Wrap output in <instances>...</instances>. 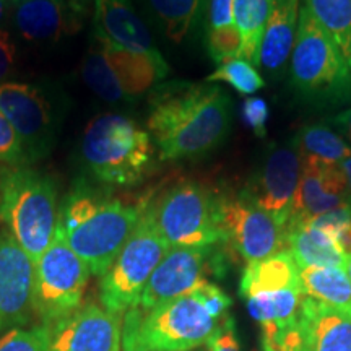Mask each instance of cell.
Returning a JSON list of instances; mask_svg holds the SVG:
<instances>
[{
	"label": "cell",
	"mask_w": 351,
	"mask_h": 351,
	"mask_svg": "<svg viewBox=\"0 0 351 351\" xmlns=\"http://www.w3.org/2000/svg\"><path fill=\"white\" fill-rule=\"evenodd\" d=\"M208 351H241V345L236 337L234 326H232V319L230 317L225 322L217 335L208 341Z\"/></svg>",
	"instance_id": "obj_39"
},
{
	"label": "cell",
	"mask_w": 351,
	"mask_h": 351,
	"mask_svg": "<svg viewBox=\"0 0 351 351\" xmlns=\"http://www.w3.org/2000/svg\"><path fill=\"white\" fill-rule=\"evenodd\" d=\"M169 249L171 245L142 212L138 225L119 256L101 276L99 300L104 309L122 315L137 306L145 285Z\"/></svg>",
	"instance_id": "obj_9"
},
{
	"label": "cell",
	"mask_w": 351,
	"mask_h": 351,
	"mask_svg": "<svg viewBox=\"0 0 351 351\" xmlns=\"http://www.w3.org/2000/svg\"><path fill=\"white\" fill-rule=\"evenodd\" d=\"M282 289L302 291L300 267L293 254L287 249L262 261L247 263L241 276L239 295L244 300L257 293L282 291Z\"/></svg>",
	"instance_id": "obj_22"
},
{
	"label": "cell",
	"mask_w": 351,
	"mask_h": 351,
	"mask_svg": "<svg viewBox=\"0 0 351 351\" xmlns=\"http://www.w3.org/2000/svg\"><path fill=\"white\" fill-rule=\"evenodd\" d=\"M287 245L298 267H337L343 269L346 254L330 234L317 228L298 223L287 228Z\"/></svg>",
	"instance_id": "obj_23"
},
{
	"label": "cell",
	"mask_w": 351,
	"mask_h": 351,
	"mask_svg": "<svg viewBox=\"0 0 351 351\" xmlns=\"http://www.w3.org/2000/svg\"><path fill=\"white\" fill-rule=\"evenodd\" d=\"M90 269L59 232L34 263L33 311L43 326L56 327L82 307Z\"/></svg>",
	"instance_id": "obj_8"
},
{
	"label": "cell",
	"mask_w": 351,
	"mask_h": 351,
	"mask_svg": "<svg viewBox=\"0 0 351 351\" xmlns=\"http://www.w3.org/2000/svg\"><path fill=\"white\" fill-rule=\"evenodd\" d=\"M194 291L197 293V296L200 298L202 302H204L205 309L208 311V314L212 315V317L217 320H225L230 317V315H228V311H230L232 301L221 288H218L217 285L205 280V282L200 283Z\"/></svg>",
	"instance_id": "obj_36"
},
{
	"label": "cell",
	"mask_w": 351,
	"mask_h": 351,
	"mask_svg": "<svg viewBox=\"0 0 351 351\" xmlns=\"http://www.w3.org/2000/svg\"><path fill=\"white\" fill-rule=\"evenodd\" d=\"M300 178L301 158L295 145L274 147L249 179L244 192L287 230Z\"/></svg>",
	"instance_id": "obj_13"
},
{
	"label": "cell",
	"mask_w": 351,
	"mask_h": 351,
	"mask_svg": "<svg viewBox=\"0 0 351 351\" xmlns=\"http://www.w3.org/2000/svg\"><path fill=\"white\" fill-rule=\"evenodd\" d=\"M223 195L195 181L171 186L143 207L156 231L171 247H212L225 244Z\"/></svg>",
	"instance_id": "obj_7"
},
{
	"label": "cell",
	"mask_w": 351,
	"mask_h": 351,
	"mask_svg": "<svg viewBox=\"0 0 351 351\" xmlns=\"http://www.w3.org/2000/svg\"><path fill=\"white\" fill-rule=\"evenodd\" d=\"M0 114L19 135L28 166L49 155L60 127V111L43 88L28 83H2Z\"/></svg>",
	"instance_id": "obj_10"
},
{
	"label": "cell",
	"mask_w": 351,
	"mask_h": 351,
	"mask_svg": "<svg viewBox=\"0 0 351 351\" xmlns=\"http://www.w3.org/2000/svg\"><path fill=\"white\" fill-rule=\"evenodd\" d=\"M70 2H73V3H77V5H78V2H80V0H70Z\"/></svg>",
	"instance_id": "obj_45"
},
{
	"label": "cell",
	"mask_w": 351,
	"mask_h": 351,
	"mask_svg": "<svg viewBox=\"0 0 351 351\" xmlns=\"http://www.w3.org/2000/svg\"><path fill=\"white\" fill-rule=\"evenodd\" d=\"M345 271H346V275H348V278H350V282H351V256H346V262H345Z\"/></svg>",
	"instance_id": "obj_43"
},
{
	"label": "cell",
	"mask_w": 351,
	"mask_h": 351,
	"mask_svg": "<svg viewBox=\"0 0 351 351\" xmlns=\"http://www.w3.org/2000/svg\"><path fill=\"white\" fill-rule=\"evenodd\" d=\"M289 78L298 93L313 103L340 104L351 96L348 59L304 5L300 7Z\"/></svg>",
	"instance_id": "obj_6"
},
{
	"label": "cell",
	"mask_w": 351,
	"mask_h": 351,
	"mask_svg": "<svg viewBox=\"0 0 351 351\" xmlns=\"http://www.w3.org/2000/svg\"><path fill=\"white\" fill-rule=\"evenodd\" d=\"M95 38L138 54H158L147 25L130 0H95Z\"/></svg>",
	"instance_id": "obj_17"
},
{
	"label": "cell",
	"mask_w": 351,
	"mask_h": 351,
	"mask_svg": "<svg viewBox=\"0 0 351 351\" xmlns=\"http://www.w3.org/2000/svg\"><path fill=\"white\" fill-rule=\"evenodd\" d=\"M301 158V178L293 200L288 226L307 223L319 215L332 212L350 200L346 179L340 165L313 156Z\"/></svg>",
	"instance_id": "obj_15"
},
{
	"label": "cell",
	"mask_w": 351,
	"mask_h": 351,
	"mask_svg": "<svg viewBox=\"0 0 351 351\" xmlns=\"http://www.w3.org/2000/svg\"><path fill=\"white\" fill-rule=\"evenodd\" d=\"M293 145L300 156H313L327 163H341L351 156V147L328 125L309 124L298 132Z\"/></svg>",
	"instance_id": "obj_28"
},
{
	"label": "cell",
	"mask_w": 351,
	"mask_h": 351,
	"mask_svg": "<svg viewBox=\"0 0 351 351\" xmlns=\"http://www.w3.org/2000/svg\"><path fill=\"white\" fill-rule=\"evenodd\" d=\"M228 319L212 317L195 291L150 311L132 307L122 327V350L191 351L208 345Z\"/></svg>",
	"instance_id": "obj_5"
},
{
	"label": "cell",
	"mask_w": 351,
	"mask_h": 351,
	"mask_svg": "<svg viewBox=\"0 0 351 351\" xmlns=\"http://www.w3.org/2000/svg\"><path fill=\"white\" fill-rule=\"evenodd\" d=\"M10 2H15V0H10Z\"/></svg>",
	"instance_id": "obj_47"
},
{
	"label": "cell",
	"mask_w": 351,
	"mask_h": 351,
	"mask_svg": "<svg viewBox=\"0 0 351 351\" xmlns=\"http://www.w3.org/2000/svg\"><path fill=\"white\" fill-rule=\"evenodd\" d=\"M271 5L274 0H234V23L241 39L238 57L257 67Z\"/></svg>",
	"instance_id": "obj_25"
},
{
	"label": "cell",
	"mask_w": 351,
	"mask_h": 351,
	"mask_svg": "<svg viewBox=\"0 0 351 351\" xmlns=\"http://www.w3.org/2000/svg\"><path fill=\"white\" fill-rule=\"evenodd\" d=\"M332 122L335 124L337 129L343 132V135L350 140L351 143V108L345 109L343 112L337 114V116L332 119Z\"/></svg>",
	"instance_id": "obj_40"
},
{
	"label": "cell",
	"mask_w": 351,
	"mask_h": 351,
	"mask_svg": "<svg viewBox=\"0 0 351 351\" xmlns=\"http://www.w3.org/2000/svg\"><path fill=\"white\" fill-rule=\"evenodd\" d=\"M302 5L330 34L348 59L351 46V0H304Z\"/></svg>",
	"instance_id": "obj_30"
},
{
	"label": "cell",
	"mask_w": 351,
	"mask_h": 351,
	"mask_svg": "<svg viewBox=\"0 0 351 351\" xmlns=\"http://www.w3.org/2000/svg\"><path fill=\"white\" fill-rule=\"evenodd\" d=\"M261 341L263 351H307L298 320L278 332L262 333Z\"/></svg>",
	"instance_id": "obj_34"
},
{
	"label": "cell",
	"mask_w": 351,
	"mask_h": 351,
	"mask_svg": "<svg viewBox=\"0 0 351 351\" xmlns=\"http://www.w3.org/2000/svg\"><path fill=\"white\" fill-rule=\"evenodd\" d=\"M34 263L10 234H0V332L29 322Z\"/></svg>",
	"instance_id": "obj_14"
},
{
	"label": "cell",
	"mask_w": 351,
	"mask_h": 351,
	"mask_svg": "<svg viewBox=\"0 0 351 351\" xmlns=\"http://www.w3.org/2000/svg\"><path fill=\"white\" fill-rule=\"evenodd\" d=\"M82 77L93 93L106 103L119 104L127 103L129 96H127L114 75L111 65L108 64L106 57H104L101 46H93L82 65Z\"/></svg>",
	"instance_id": "obj_31"
},
{
	"label": "cell",
	"mask_w": 351,
	"mask_h": 351,
	"mask_svg": "<svg viewBox=\"0 0 351 351\" xmlns=\"http://www.w3.org/2000/svg\"><path fill=\"white\" fill-rule=\"evenodd\" d=\"M300 280L306 296L351 315V282L343 269L302 267Z\"/></svg>",
	"instance_id": "obj_24"
},
{
	"label": "cell",
	"mask_w": 351,
	"mask_h": 351,
	"mask_svg": "<svg viewBox=\"0 0 351 351\" xmlns=\"http://www.w3.org/2000/svg\"><path fill=\"white\" fill-rule=\"evenodd\" d=\"M51 343V327L13 328L0 339V351H47Z\"/></svg>",
	"instance_id": "obj_33"
},
{
	"label": "cell",
	"mask_w": 351,
	"mask_h": 351,
	"mask_svg": "<svg viewBox=\"0 0 351 351\" xmlns=\"http://www.w3.org/2000/svg\"><path fill=\"white\" fill-rule=\"evenodd\" d=\"M19 2H25V0H15V3H19Z\"/></svg>",
	"instance_id": "obj_46"
},
{
	"label": "cell",
	"mask_w": 351,
	"mask_h": 351,
	"mask_svg": "<svg viewBox=\"0 0 351 351\" xmlns=\"http://www.w3.org/2000/svg\"><path fill=\"white\" fill-rule=\"evenodd\" d=\"M142 212L143 207L77 186L60 205L56 231L91 274L103 276L138 225Z\"/></svg>",
	"instance_id": "obj_2"
},
{
	"label": "cell",
	"mask_w": 351,
	"mask_h": 351,
	"mask_svg": "<svg viewBox=\"0 0 351 351\" xmlns=\"http://www.w3.org/2000/svg\"><path fill=\"white\" fill-rule=\"evenodd\" d=\"M153 15L160 21L166 38L173 43L186 39L199 19L202 0H147Z\"/></svg>",
	"instance_id": "obj_29"
},
{
	"label": "cell",
	"mask_w": 351,
	"mask_h": 351,
	"mask_svg": "<svg viewBox=\"0 0 351 351\" xmlns=\"http://www.w3.org/2000/svg\"><path fill=\"white\" fill-rule=\"evenodd\" d=\"M243 119L251 129L256 132L257 137H265L267 132V119H269V106L262 98H252L244 99L243 109Z\"/></svg>",
	"instance_id": "obj_37"
},
{
	"label": "cell",
	"mask_w": 351,
	"mask_h": 351,
	"mask_svg": "<svg viewBox=\"0 0 351 351\" xmlns=\"http://www.w3.org/2000/svg\"><path fill=\"white\" fill-rule=\"evenodd\" d=\"M121 315L86 304L51 328L47 351H121Z\"/></svg>",
	"instance_id": "obj_16"
},
{
	"label": "cell",
	"mask_w": 351,
	"mask_h": 351,
	"mask_svg": "<svg viewBox=\"0 0 351 351\" xmlns=\"http://www.w3.org/2000/svg\"><path fill=\"white\" fill-rule=\"evenodd\" d=\"M339 165H340V168H341V171H343V174H345L346 187H348V195H350V199H351V156L346 158V160H343Z\"/></svg>",
	"instance_id": "obj_42"
},
{
	"label": "cell",
	"mask_w": 351,
	"mask_h": 351,
	"mask_svg": "<svg viewBox=\"0 0 351 351\" xmlns=\"http://www.w3.org/2000/svg\"><path fill=\"white\" fill-rule=\"evenodd\" d=\"M221 221L225 244L247 263L285 251L287 230L244 191L223 197Z\"/></svg>",
	"instance_id": "obj_11"
},
{
	"label": "cell",
	"mask_w": 351,
	"mask_h": 351,
	"mask_svg": "<svg viewBox=\"0 0 351 351\" xmlns=\"http://www.w3.org/2000/svg\"><path fill=\"white\" fill-rule=\"evenodd\" d=\"M13 8H15V2H10V0H0V28H5V23L12 16Z\"/></svg>",
	"instance_id": "obj_41"
},
{
	"label": "cell",
	"mask_w": 351,
	"mask_h": 351,
	"mask_svg": "<svg viewBox=\"0 0 351 351\" xmlns=\"http://www.w3.org/2000/svg\"><path fill=\"white\" fill-rule=\"evenodd\" d=\"M82 161L96 181L135 186L150 173L155 147L147 130L122 114L96 116L83 132Z\"/></svg>",
	"instance_id": "obj_3"
},
{
	"label": "cell",
	"mask_w": 351,
	"mask_h": 351,
	"mask_svg": "<svg viewBox=\"0 0 351 351\" xmlns=\"http://www.w3.org/2000/svg\"><path fill=\"white\" fill-rule=\"evenodd\" d=\"M307 351H351V315L302 296L298 314Z\"/></svg>",
	"instance_id": "obj_19"
},
{
	"label": "cell",
	"mask_w": 351,
	"mask_h": 351,
	"mask_svg": "<svg viewBox=\"0 0 351 351\" xmlns=\"http://www.w3.org/2000/svg\"><path fill=\"white\" fill-rule=\"evenodd\" d=\"M252 351H257V350H252Z\"/></svg>",
	"instance_id": "obj_48"
},
{
	"label": "cell",
	"mask_w": 351,
	"mask_h": 351,
	"mask_svg": "<svg viewBox=\"0 0 351 351\" xmlns=\"http://www.w3.org/2000/svg\"><path fill=\"white\" fill-rule=\"evenodd\" d=\"M16 65V46L7 28H0V85L5 83Z\"/></svg>",
	"instance_id": "obj_38"
},
{
	"label": "cell",
	"mask_w": 351,
	"mask_h": 351,
	"mask_svg": "<svg viewBox=\"0 0 351 351\" xmlns=\"http://www.w3.org/2000/svg\"><path fill=\"white\" fill-rule=\"evenodd\" d=\"M348 64H350V67H351V46H350V52H348Z\"/></svg>",
	"instance_id": "obj_44"
},
{
	"label": "cell",
	"mask_w": 351,
	"mask_h": 351,
	"mask_svg": "<svg viewBox=\"0 0 351 351\" xmlns=\"http://www.w3.org/2000/svg\"><path fill=\"white\" fill-rule=\"evenodd\" d=\"M148 106V134L161 161L208 155L231 130L230 96L212 83H161Z\"/></svg>",
	"instance_id": "obj_1"
},
{
	"label": "cell",
	"mask_w": 351,
	"mask_h": 351,
	"mask_svg": "<svg viewBox=\"0 0 351 351\" xmlns=\"http://www.w3.org/2000/svg\"><path fill=\"white\" fill-rule=\"evenodd\" d=\"M101 51L106 57L108 64L111 65L114 75L122 88V91L132 101L138 95L156 86L158 82L166 78L169 72V65L166 64L161 52L158 54H138L111 44L99 43Z\"/></svg>",
	"instance_id": "obj_21"
},
{
	"label": "cell",
	"mask_w": 351,
	"mask_h": 351,
	"mask_svg": "<svg viewBox=\"0 0 351 351\" xmlns=\"http://www.w3.org/2000/svg\"><path fill=\"white\" fill-rule=\"evenodd\" d=\"M219 245V244H218ZM212 247H171L158 263L137 302V309L150 311L176 298L194 291L204 283L208 270H221V256Z\"/></svg>",
	"instance_id": "obj_12"
},
{
	"label": "cell",
	"mask_w": 351,
	"mask_h": 351,
	"mask_svg": "<svg viewBox=\"0 0 351 351\" xmlns=\"http://www.w3.org/2000/svg\"><path fill=\"white\" fill-rule=\"evenodd\" d=\"M207 83H228L234 88L241 95H252L256 91L262 90L265 82L261 73L254 69L252 64L241 57H230V59L221 60L218 67L213 70V73L205 78Z\"/></svg>",
	"instance_id": "obj_32"
},
{
	"label": "cell",
	"mask_w": 351,
	"mask_h": 351,
	"mask_svg": "<svg viewBox=\"0 0 351 351\" xmlns=\"http://www.w3.org/2000/svg\"><path fill=\"white\" fill-rule=\"evenodd\" d=\"M78 8L67 0H25L15 3L12 21L26 41H59L78 28Z\"/></svg>",
	"instance_id": "obj_18"
},
{
	"label": "cell",
	"mask_w": 351,
	"mask_h": 351,
	"mask_svg": "<svg viewBox=\"0 0 351 351\" xmlns=\"http://www.w3.org/2000/svg\"><path fill=\"white\" fill-rule=\"evenodd\" d=\"M207 47L217 64L238 57L241 39L234 23V0H210Z\"/></svg>",
	"instance_id": "obj_27"
},
{
	"label": "cell",
	"mask_w": 351,
	"mask_h": 351,
	"mask_svg": "<svg viewBox=\"0 0 351 351\" xmlns=\"http://www.w3.org/2000/svg\"><path fill=\"white\" fill-rule=\"evenodd\" d=\"M0 161L10 166H28L19 135L2 114H0Z\"/></svg>",
	"instance_id": "obj_35"
},
{
	"label": "cell",
	"mask_w": 351,
	"mask_h": 351,
	"mask_svg": "<svg viewBox=\"0 0 351 351\" xmlns=\"http://www.w3.org/2000/svg\"><path fill=\"white\" fill-rule=\"evenodd\" d=\"M57 215V187L49 174L32 166L0 171V219L33 263L54 238Z\"/></svg>",
	"instance_id": "obj_4"
},
{
	"label": "cell",
	"mask_w": 351,
	"mask_h": 351,
	"mask_svg": "<svg viewBox=\"0 0 351 351\" xmlns=\"http://www.w3.org/2000/svg\"><path fill=\"white\" fill-rule=\"evenodd\" d=\"M300 0H274L261 44L258 67L271 77H280L288 67L296 41Z\"/></svg>",
	"instance_id": "obj_20"
},
{
	"label": "cell",
	"mask_w": 351,
	"mask_h": 351,
	"mask_svg": "<svg viewBox=\"0 0 351 351\" xmlns=\"http://www.w3.org/2000/svg\"><path fill=\"white\" fill-rule=\"evenodd\" d=\"M302 296L304 293L298 289L257 293L245 298V304L252 317L261 324L262 330L283 328L298 320Z\"/></svg>",
	"instance_id": "obj_26"
}]
</instances>
